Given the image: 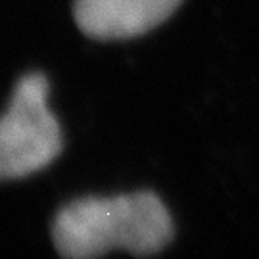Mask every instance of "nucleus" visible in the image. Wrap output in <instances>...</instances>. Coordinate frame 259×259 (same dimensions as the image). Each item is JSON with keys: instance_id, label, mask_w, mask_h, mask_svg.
Listing matches in <instances>:
<instances>
[{"instance_id": "1", "label": "nucleus", "mask_w": 259, "mask_h": 259, "mask_svg": "<svg viewBox=\"0 0 259 259\" xmlns=\"http://www.w3.org/2000/svg\"><path fill=\"white\" fill-rule=\"evenodd\" d=\"M173 238V223L163 202L152 192L84 198L58 213L52 240L69 259L100 257L113 250L152 255Z\"/></svg>"}, {"instance_id": "3", "label": "nucleus", "mask_w": 259, "mask_h": 259, "mask_svg": "<svg viewBox=\"0 0 259 259\" xmlns=\"http://www.w3.org/2000/svg\"><path fill=\"white\" fill-rule=\"evenodd\" d=\"M183 0H77L75 21L96 40L133 38L173 16Z\"/></svg>"}, {"instance_id": "2", "label": "nucleus", "mask_w": 259, "mask_h": 259, "mask_svg": "<svg viewBox=\"0 0 259 259\" xmlns=\"http://www.w3.org/2000/svg\"><path fill=\"white\" fill-rule=\"evenodd\" d=\"M47 98L42 73L25 75L16 87L8 111L0 117V181L33 175L60 156L62 129Z\"/></svg>"}]
</instances>
